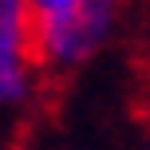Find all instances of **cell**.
I'll use <instances>...</instances> for the list:
<instances>
[{
	"label": "cell",
	"instance_id": "obj_2",
	"mask_svg": "<svg viewBox=\"0 0 150 150\" xmlns=\"http://www.w3.org/2000/svg\"><path fill=\"white\" fill-rule=\"evenodd\" d=\"M36 40L24 0H0V111H20L36 95Z\"/></svg>",
	"mask_w": 150,
	"mask_h": 150
},
{
	"label": "cell",
	"instance_id": "obj_1",
	"mask_svg": "<svg viewBox=\"0 0 150 150\" xmlns=\"http://www.w3.org/2000/svg\"><path fill=\"white\" fill-rule=\"evenodd\" d=\"M40 67L75 71L95 59L119 28L127 0H24Z\"/></svg>",
	"mask_w": 150,
	"mask_h": 150
}]
</instances>
